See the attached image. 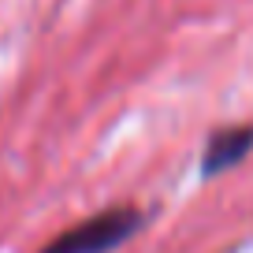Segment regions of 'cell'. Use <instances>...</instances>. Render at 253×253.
Instances as JSON below:
<instances>
[{
    "label": "cell",
    "instance_id": "7a4b0ae2",
    "mask_svg": "<svg viewBox=\"0 0 253 253\" xmlns=\"http://www.w3.org/2000/svg\"><path fill=\"white\" fill-rule=\"evenodd\" d=\"M250 145H253V126H246V130H220L205 149V171H223L227 164L242 160Z\"/></svg>",
    "mask_w": 253,
    "mask_h": 253
},
{
    "label": "cell",
    "instance_id": "6da1fadb",
    "mask_svg": "<svg viewBox=\"0 0 253 253\" xmlns=\"http://www.w3.org/2000/svg\"><path fill=\"white\" fill-rule=\"evenodd\" d=\"M138 227H142V212L138 209H104V212L75 223L71 231L56 235L45 246V253H112Z\"/></svg>",
    "mask_w": 253,
    "mask_h": 253
}]
</instances>
